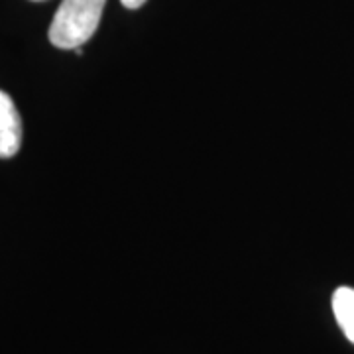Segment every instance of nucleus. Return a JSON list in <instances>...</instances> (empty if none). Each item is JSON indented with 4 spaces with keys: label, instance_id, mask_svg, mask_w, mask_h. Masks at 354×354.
I'll use <instances>...</instances> for the list:
<instances>
[{
    "label": "nucleus",
    "instance_id": "obj_1",
    "mask_svg": "<svg viewBox=\"0 0 354 354\" xmlns=\"http://www.w3.org/2000/svg\"><path fill=\"white\" fill-rule=\"evenodd\" d=\"M106 0H64L50 26V41L59 50H79L101 24Z\"/></svg>",
    "mask_w": 354,
    "mask_h": 354
},
{
    "label": "nucleus",
    "instance_id": "obj_2",
    "mask_svg": "<svg viewBox=\"0 0 354 354\" xmlns=\"http://www.w3.org/2000/svg\"><path fill=\"white\" fill-rule=\"evenodd\" d=\"M22 144V120L16 111V104L0 91V158H12Z\"/></svg>",
    "mask_w": 354,
    "mask_h": 354
},
{
    "label": "nucleus",
    "instance_id": "obj_3",
    "mask_svg": "<svg viewBox=\"0 0 354 354\" xmlns=\"http://www.w3.org/2000/svg\"><path fill=\"white\" fill-rule=\"evenodd\" d=\"M333 311L344 337L354 344V290L339 288L333 295Z\"/></svg>",
    "mask_w": 354,
    "mask_h": 354
},
{
    "label": "nucleus",
    "instance_id": "obj_4",
    "mask_svg": "<svg viewBox=\"0 0 354 354\" xmlns=\"http://www.w3.org/2000/svg\"><path fill=\"white\" fill-rule=\"evenodd\" d=\"M120 2H122V6H124V8L136 10V8H140V6H144L148 0H120Z\"/></svg>",
    "mask_w": 354,
    "mask_h": 354
},
{
    "label": "nucleus",
    "instance_id": "obj_5",
    "mask_svg": "<svg viewBox=\"0 0 354 354\" xmlns=\"http://www.w3.org/2000/svg\"><path fill=\"white\" fill-rule=\"evenodd\" d=\"M34 2H41V0H34Z\"/></svg>",
    "mask_w": 354,
    "mask_h": 354
}]
</instances>
